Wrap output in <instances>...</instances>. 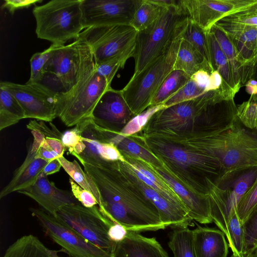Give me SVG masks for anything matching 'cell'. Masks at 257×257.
Instances as JSON below:
<instances>
[{
    "label": "cell",
    "instance_id": "cell-9",
    "mask_svg": "<svg viewBox=\"0 0 257 257\" xmlns=\"http://www.w3.org/2000/svg\"><path fill=\"white\" fill-rule=\"evenodd\" d=\"M220 98L225 99L220 91H210L164 107L154 113L138 133L147 135L157 133H182L190 131L204 108L211 102Z\"/></svg>",
    "mask_w": 257,
    "mask_h": 257
},
{
    "label": "cell",
    "instance_id": "cell-40",
    "mask_svg": "<svg viewBox=\"0 0 257 257\" xmlns=\"http://www.w3.org/2000/svg\"><path fill=\"white\" fill-rule=\"evenodd\" d=\"M228 246L232 254L238 256L245 255L244 234L242 224L239 220L236 212L230 218L227 225Z\"/></svg>",
    "mask_w": 257,
    "mask_h": 257
},
{
    "label": "cell",
    "instance_id": "cell-56",
    "mask_svg": "<svg viewBox=\"0 0 257 257\" xmlns=\"http://www.w3.org/2000/svg\"><path fill=\"white\" fill-rule=\"evenodd\" d=\"M251 257H257V248L253 252L251 255Z\"/></svg>",
    "mask_w": 257,
    "mask_h": 257
},
{
    "label": "cell",
    "instance_id": "cell-25",
    "mask_svg": "<svg viewBox=\"0 0 257 257\" xmlns=\"http://www.w3.org/2000/svg\"><path fill=\"white\" fill-rule=\"evenodd\" d=\"M210 31L214 34L223 53L225 55L236 91L252 79L255 65L244 61L236 51L224 32L215 25Z\"/></svg>",
    "mask_w": 257,
    "mask_h": 257
},
{
    "label": "cell",
    "instance_id": "cell-2",
    "mask_svg": "<svg viewBox=\"0 0 257 257\" xmlns=\"http://www.w3.org/2000/svg\"><path fill=\"white\" fill-rule=\"evenodd\" d=\"M131 137L156 156L172 177L194 193L209 195L221 176L219 162L207 154L159 138L138 134Z\"/></svg>",
    "mask_w": 257,
    "mask_h": 257
},
{
    "label": "cell",
    "instance_id": "cell-30",
    "mask_svg": "<svg viewBox=\"0 0 257 257\" xmlns=\"http://www.w3.org/2000/svg\"><path fill=\"white\" fill-rule=\"evenodd\" d=\"M3 257H60L58 251L47 247L36 236L24 235L10 245Z\"/></svg>",
    "mask_w": 257,
    "mask_h": 257
},
{
    "label": "cell",
    "instance_id": "cell-10",
    "mask_svg": "<svg viewBox=\"0 0 257 257\" xmlns=\"http://www.w3.org/2000/svg\"><path fill=\"white\" fill-rule=\"evenodd\" d=\"M54 217L89 242L112 253L116 243L111 240L108 232L113 222L101 212L98 205L90 208L80 203L66 205Z\"/></svg>",
    "mask_w": 257,
    "mask_h": 257
},
{
    "label": "cell",
    "instance_id": "cell-33",
    "mask_svg": "<svg viewBox=\"0 0 257 257\" xmlns=\"http://www.w3.org/2000/svg\"><path fill=\"white\" fill-rule=\"evenodd\" d=\"M24 118L25 112L19 101L9 91L0 86V130Z\"/></svg>",
    "mask_w": 257,
    "mask_h": 257
},
{
    "label": "cell",
    "instance_id": "cell-51",
    "mask_svg": "<svg viewBox=\"0 0 257 257\" xmlns=\"http://www.w3.org/2000/svg\"><path fill=\"white\" fill-rule=\"evenodd\" d=\"M128 231L122 225L113 223L108 230V236L111 241L117 243L122 241L126 236Z\"/></svg>",
    "mask_w": 257,
    "mask_h": 257
},
{
    "label": "cell",
    "instance_id": "cell-6",
    "mask_svg": "<svg viewBox=\"0 0 257 257\" xmlns=\"http://www.w3.org/2000/svg\"><path fill=\"white\" fill-rule=\"evenodd\" d=\"M81 1L52 0L35 6L32 12L37 37L58 45L76 40L85 29Z\"/></svg>",
    "mask_w": 257,
    "mask_h": 257
},
{
    "label": "cell",
    "instance_id": "cell-36",
    "mask_svg": "<svg viewBox=\"0 0 257 257\" xmlns=\"http://www.w3.org/2000/svg\"><path fill=\"white\" fill-rule=\"evenodd\" d=\"M209 32H205L188 18L181 38L190 43L203 56L210 67L214 71L208 39Z\"/></svg>",
    "mask_w": 257,
    "mask_h": 257
},
{
    "label": "cell",
    "instance_id": "cell-43",
    "mask_svg": "<svg viewBox=\"0 0 257 257\" xmlns=\"http://www.w3.org/2000/svg\"><path fill=\"white\" fill-rule=\"evenodd\" d=\"M58 45L51 44L47 49L41 52L34 54L30 60L31 73L28 83H38L42 78L43 69L51 57Z\"/></svg>",
    "mask_w": 257,
    "mask_h": 257
},
{
    "label": "cell",
    "instance_id": "cell-15",
    "mask_svg": "<svg viewBox=\"0 0 257 257\" xmlns=\"http://www.w3.org/2000/svg\"><path fill=\"white\" fill-rule=\"evenodd\" d=\"M141 0H82L85 29L93 26L131 25Z\"/></svg>",
    "mask_w": 257,
    "mask_h": 257
},
{
    "label": "cell",
    "instance_id": "cell-13",
    "mask_svg": "<svg viewBox=\"0 0 257 257\" xmlns=\"http://www.w3.org/2000/svg\"><path fill=\"white\" fill-rule=\"evenodd\" d=\"M45 234L61 246L70 257H112V254L84 239L70 227L44 210L30 209Z\"/></svg>",
    "mask_w": 257,
    "mask_h": 257
},
{
    "label": "cell",
    "instance_id": "cell-31",
    "mask_svg": "<svg viewBox=\"0 0 257 257\" xmlns=\"http://www.w3.org/2000/svg\"><path fill=\"white\" fill-rule=\"evenodd\" d=\"M174 70L182 71L190 77L200 70L210 73L213 71L203 56L190 43L181 39L174 66Z\"/></svg>",
    "mask_w": 257,
    "mask_h": 257
},
{
    "label": "cell",
    "instance_id": "cell-48",
    "mask_svg": "<svg viewBox=\"0 0 257 257\" xmlns=\"http://www.w3.org/2000/svg\"><path fill=\"white\" fill-rule=\"evenodd\" d=\"M221 20L257 27V5L227 16Z\"/></svg>",
    "mask_w": 257,
    "mask_h": 257
},
{
    "label": "cell",
    "instance_id": "cell-37",
    "mask_svg": "<svg viewBox=\"0 0 257 257\" xmlns=\"http://www.w3.org/2000/svg\"><path fill=\"white\" fill-rule=\"evenodd\" d=\"M165 9L151 0H141L131 25L138 32L143 31L154 23Z\"/></svg>",
    "mask_w": 257,
    "mask_h": 257
},
{
    "label": "cell",
    "instance_id": "cell-39",
    "mask_svg": "<svg viewBox=\"0 0 257 257\" xmlns=\"http://www.w3.org/2000/svg\"><path fill=\"white\" fill-rule=\"evenodd\" d=\"M136 45L125 51L98 64H95V70L100 75L104 77L109 84L111 81L117 71L123 68L126 61L131 57H134Z\"/></svg>",
    "mask_w": 257,
    "mask_h": 257
},
{
    "label": "cell",
    "instance_id": "cell-23",
    "mask_svg": "<svg viewBox=\"0 0 257 257\" xmlns=\"http://www.w3.org/2000/svg\"><path fill=\"white\" fill-rule=\"evenodd\" d=\"M246 62L257 66V27L220 20L215 24Z\"/></svg>",
    "mask_w": 257,
    "mask_h": 257
},
{
    "label": "cell",
    "instance_id": "cell-41",
    "mask_svg": "<svg viewBox=\"0 0 257 257\" xmlns=\"http://www.w3.org/2000/svg\"><path fill=\"white\" fill-rule=\"evenodd\" d=\"M164 107L163 104L149 106L142 113L133 117L118 135L127 137L140 132L154 114Z\"/></svg>",
    "mask_w": 257,
    "mask_h": 257
},
{
    "label": "cell",
    "instance_id": "cell-38",
    "mask_svg": "<svg viewBox=\"0 0 257 257\" xmlns=\"http://www.w3.org/2000/svg\"><path fill=\"white\" fill-rule=\"evenodd\" d=\"M57 159L70 178L83 189L91 193L96 198L99 205L100 200L98 190L92 179L82 170L77 161L75 160L70 161L63 156Z\"/></svg>",
    "mask_w": 257,
    "mask_h": 257
},
{
    "label": "cell",
    "instance_id": "cell-22",
    "mask_svg": "<svg viewBox=\"0 0 257 257\" xmlns=\"http://www.w3.org/2000/svg\"><path fill=\"white\" fill-rule=\"evenodd\" d=\"M152 166L179 196L193 220L203 224L213 222L209 195L200 196L192 192L172 177L163 167Z\"/></svg>",
    "mask_w": 257,
    "mask_h": 257
},
{
    "label": "cell",
    "instance_id": "cell-26",
    "mask_svg": "<svg viewBox=\"0 0 257 257\" xmlns=\"http://www.w3.org/2000/svg\"><path fill=\"white\" fill-rule=\"evenodd\" d=\"M123 157L124 162L131 167L140 180L171 202L188 211L179 196L154 170L151 164L140 159L125 155Z\"/></svg>",
    "mask_w": 257,
    "mask_h": 257
},
{
    "label": "cell",
    "instance_id": "cell-35",
    "mask_svg": "<svg viewBox=\"0 0 257 257\" xmlns=\"http://www.w3.org/2000/svg\"><path fill=\"white\" fill-rule=\"evenodd\" d=\"M168 244L173 257H197L193 244V230L188 227L174 228Z\"/></svg>",
    "mask_w": 257,
    "mask_h": 257
},
{
    "label": "cell",
    "instance_id": "cell-14",
    "mask_svg": "<svg viewBox=\"0 0 257 257\" xmlns=\"http://www.w3.org/2000/svg\"><path fill=\"white\" fill-rule=\"evenodd\" d=\"M0 86L9 91L19 101L24 110L25 118L49 122L58 117L59 97L42 85L1 81Z\"/></svg>",
    "mask_w": 257,
    "mask_h": 257
},
{
    "label": "cell",
    "instance_id": "cell-21",
    "mask_svg": "<svg viewBox=\"0 0 257 257\" xmlns=\"http://www.w3.org/2000/svg\"><path fill=\"white\" fill-rule=\"evenodd\" d=\"M17 192L34 200L53 216L66 205L80 203L71 191L57 188L47 176H40L32 186Z\"/></svg>",
    "mask_w": 257,
    "mask_h": 257
},
{
    "label": "cell",
    "instance_id": "cell-53",
    "mask_svg": "<svg viewBox=\"0 0 257 257\" xmlns=\"http://www.w3.org/2000/svg\"><path fill=\"white\" fill-rule=\"evenodd\" d=\"M210 73L205 70H200L193 74L191 79L194 80L199 86L206 88L208 83Z\"/></svg>",
    "mask_w": 257,
    "mask_h": 257
},
{
    "label": "cell",
    "instance_id": "cell-29",
    "mask_svg": "<svg viewBox=\"0 0 257 257\" xmlns=\"http://www.w3.org/2000/svg\"><path fill=\"white\" fill-rule=\"evenodd\" d=\"M208 39L210 54L214 70H217L221 75L223 82L221 92L227 99H233L237 93L227 58L222 51L214 34L210 30Z\"/></svg>",
    "mask_w": 257,
    "mask_h": 257
},
{
    "label": "cell",
    "instance_id": "cell-8",
    "mask_svg": "<svg viewBox=\"0 0 257 257\" xmlns=\"http://www.w3.org/2000/svg\"><path fill=\"white\" fill-rule=\"evenodd\" d=\"M257 167L242 168L221 176L209 193L213 222L226 237L228 223L240 199L255 181Z\"/></svg>",
    "mask_w": 257,
    "mask_h": 257
},
{
    "label": "cell",
    "instance_id": "cell-7",
    "mask_svg": "<svg viewBox=\"0 0 257 257\" xmlns=\"http://www.w3.org/2000/svg\"><path fill=\"white\" fill-rule=\"evenodd\" d=\"M181 36L172 44L167 51L140 72L133 75L121 90L122 95L135 115L150 106L152 100L162 83L174 70L181 41Z\"/></svg>",
    "mask_w": 257,
    "mask_h": 257
},
{
    "label": "cell",
    "instance_id": "cell-47",
    "mask_svg": "<svg viewBox=\"0 0 257 257\" xmlns=\"http://www.w3.org/2000/svg\"><path fill=\"white\" fill-rule=\"evenodd\" d=\"M62 140L70 154L76 157L83 151L85 145L80 132L75 125L63 133Z\"/></svg>",
    "mask_w": 257,
    "mask_h": 257
},
{
    "label": "cell",
    "instance_id": "cell-42",
    "mask_svg": "<svg viewBox=\"0 0 257 257\" xmlns=\"http://www.w3.org/2000/svg\"><path fill=\"white\" fill-rule=\"evenodd\" d=\"M244 234L245 256L251 257L257 248V204L242 223Z\"/></svg>",
    "mask_w": 257,
    "mask_h": 257
},
{
    "label": "cell",
    "instance_id": "cell-28",
    "mask_svg": "<svg viewBox=\"0 0 257 257\" xmlns=\"http://www.w3.org/2000/svg\"><path fill=\"white\" fill-rule=\"evenodd\" d=\"M49 162L36 158L34 153L29 149L24 161L16 169L10 182L1 191L0 198L34 184Z\"/></svg>",
    "mask_w": 257,
    "mask_h": 257
},
{
    "label": "cell",
    "instance_id": "cell-20",
    "mask_svg": "<svg viewBox=\"0 0 257 257\" xmlns=\"http://www.w3.org/2000/svg\"><path fill=\"white\" fill-rule=\"evenodd\" d=\"M33 137L29 149L35 157L50 161L63 156L67 150L63 144V133L51 122L36 119L30 120L27 124Z\"/></svg>",
    "mask_w": 257,
    "mask_h": 257
},
{
    "label": "cell",
    "instance_id": "cell-45",
    "mask_svg": "<svg viewBox=\"0 0 257 257\" xmlns=\"http://www.w3.org/2000/svg\"><path fill=\"white\" fill-rule=\"evenodd\" d=\"M206 93L207 92L204 88L199 86L190 78V79L180 90L162 104L165 107H169L176 103L200 96Z\"/></svg>",
    "mask_w": 257,
    "mask_h": 257
},
{
    "label": "cell",
    "instance_id": "cell-18",
    "mask_svg": "<svg viewBox=\"0 0 257 257\" xmlns=\"http://www.w3.org/2000/svg\"><path fill=\"white\" fill-rule=\"evenodd\" d=\"M135 116L121 90H115L111 87L103 93L98 101L91 117L103 132L118 135Z\"/></svg>",
    "mask_w": 257,
    "mask_h": 257
},
{
    "label": "cell",
    "instance_id": "cell-3",
    "mask_svg": "<svg viewBox=\"0 0 257 257\" xmlns=\"http://www.w3.org/2000/svg\"><path fill=\"white\" fill-rule=\"evenodd\" d=\"M163 139L216 158L221 167V175L242 168L257 167V129L246 127L237 116L230 127L218 133L190 131L166 134Z\"/></svg>",
    "mask_w": 257,
    "mask_h": 257
},
{
    "label": "cell",
    "instance_id": "cell-44",
    "mask_svg": "<svg viewBox=\"0 0 257 257\" xmlns=\"http://www.w3.org/2000/svg\"><path fill=\"white\" fill-rule=\"evenodd\" d=\"M237 116L246 127L257 129V94L237 106Z\"/></svg>",
    "mask_w": 257,
    "mask_h": 257
},
{
    "label": "cell",
    "instance_id": "cell-19",
    "mask_svg": "<svg viewBox=\"0 0 257 257\" xmlns=\"http://www.w3.org/2000/svg\"><path fill=\"white\" fill-rule=\"evenodd\" d=\"M117 166L120 171L141 189L145 197L155 206L166 227L174 229L190 225L193 220L186 209L171 202L140 180L124 161H118Z\"/></svg>",
    "mask_w": 257,
    "mask_h": 257
},
{
    "label": "cell",
    "instance_id": "cell-57",
    "mask_svg": "<svg viewBox=\"0 0 257 257\" xmlns=\"http://www.w3.org/2000/svg\"><path fill=\"white\" fill-rule=\"evenodd\" d=\"M230 257H247V256H235V255H234L233 254L231 255Z\"/></svg>",
    "mask_w": 257,
    "mask_h": 257
},
{
    "label": "cell",
    "instance_id": "cell-11",
    "mask_svg": "<svg viewBox=\"0 0 257 257\" xmlns=\"http://www.w3.org/2000/svg\"><path fill=\"white\" fill-rule=\"evenodd\" d=\"M138 33L131 25L93 26L76 39L86 44L98 65L135 45Z\"/></svg>",
    "mask_w": 257,
    "mask_h": 257
},
{
    "label": "cell",
    "instance_id": "cell-5",
    "mask_svg": "<svg viewBox=\"0 0 257 257\" xmlns=\"http://www.w3.org/2000/svg\"><path fill=\"white\" fill-rule=\"evenodd\" d=\"M188 21V17L180 3L179 5L165 9L154 23L138 32L133 75L165 53L173 42L181 36Z\"/></svg>",
    "mask_w": 257,
    "mask_h": 257
},
{
    "label": "cell",
    "instance_id": "cell-24",
    "mask_svg": "<svg viewBox=\"0 0 257 257\" xmlns=\"http://www.w3.org/2000/svg\"><path fill=\"white\" fill-rule=\"evenodd\" d=\"M112 257H170L155 237L128 232L125 237L115 243Z\"/></svg>",
    "mask_w": 257,
    "mask_h": 257
},
{
    "label": "cell",
    "instance_id": "cell-49",
    "mask_svg": "<svg viewBox=\"0 0 257 257\" xmlns=\"http://www.w3.org/2000/svg\"><path fill=\"white\" fill-rule=\"evenodd\" d=\"M71 192L74 197L83 206L92 207L98 205V202L95 196L90 192L83 189L71 178H69Z\"/></svg>",
    "mask_w": 257,
    "mask_h": 257
},
{
    "label": "cell",
    "instance_id": "cell-52",
    "mask_svg": "<svg viewBox=\"0 0 257 257\" xmlns=\"http://www.w3.org/2000/svg\"><path fill=\"white\" fill-rule=\"evenodd\" d=\"M222 82V78L220 73L218 71L214 70L210 73L208 83L206 88V92L216 91L221 92Z\"/></svg>",
    "mask_w": 257,
    "mask_h": 257
},
{
    "label": "cell",
    "instance_id": "cell-50",
    "mask_svg": "<svg viewBox=\"0 0 257 257\" xmlns=\"http://www.w3.org/2000/svg\"><path fill=\"white\" fill-rule=\"evenodd\" d=\"M42 2V0H5L2 7L8 10L13 15L17 10L28 8Z\"/></svg>",
    "mask_w": 257,
    "mask_h": 257
},
{
    "label": "cell",
    "instance_id": "cell-27",
    "mask_svg": "<svg viewBox=\"0 0 257 257\" xmlns=\"http://www.w3.org/2000/svg\"><path fill=\"white\" fill-rule=\"evenodd\" d=\"M225 236L220 229L198 225L193 230L197 257H227L228 244Z\"/></svg>",
    "mask_w": 257,
    "mask_h": 257
},
{
    "label": "cell",
    "instance_id": "cell-46",
    "mask_svg": "<svg viewBox=\"0 0 257 257\" xmlns=\"http://www.w3.org/2000/svg\"><path fill=\"white\" fill-rule=\"evenodd\" d=\"M257 204V177L239 202L236 213L241 223L244 221L253 208Z\"/></svg>",
    "mask_w": 257,
    "mask_h": 257
},
{
    "label": "cell",
    "instance_id": "cell-34",
    "mask_svg": "<svg viewBox=\"0 0 257 257\" xmlns=\"http://www.w3.org/2000/svg\"><path fill=\"white\" fill-rule=\"evenodd\" d=\"M184 72L173 70L165 79L153 98L150 106L162 104L180 90L190 79Z\"/></svg>",
    "mask_w": 257,
    "mask_h": 257
},
{
    "label": "cell",
    "instance_id": "cell-12",
    "mask_svg": "<svg viewBox=\"0 0 257 257\" xmlns=\"http://www.w3.org/2000/svg\"><path fill=\"white\" fill-rule=\"evenodd\" d=\"M79 63L80 54L76 40L67 45H57L45 65L38 83L58 97L64 95L77 82Z\"/></svg>",
    "mask_w": 257,
    "mask_h": 257
},
{
    "label": "cell",
    "instance_id": "cell-58",
    "mask_svg": "<svg viewBox=\"0 0 257 257\" xmlns=\"http://www.w3.org/2000/svg\"><path fill=\"white\" fill-rule=\"evenodd\" d=\"M60 257H61V256H60Z\"/></svg>",
    "mask_w": 257,
    "mask_h": 257
},
{
    "label": "cell",
    "instance_id": "cell-1",
    "mask_svg": "<svg viewBox=\"0 0 257 257\" xmlns=\"http://www.w3.org/2000/svg\"><path fill=\"white\" fill-rule=\"evenodd\" d=\"M82 165L98 190L101 212L112 222L137 233L166 227L155 206L119 169L117 161L105 168Z\"/></svg>",
    "mask_w": 257,
    "mask_h": 257
},
{
    "label": "cell",
    "instance_id": "cell-54",
    "mask_svg": "<svg viewBox=\"0 0 257 257\" xmlns=\"http://www.w3.org/2000/svg\"><path fill=\"white\" fill-rule=\"evenodd\" d=\"M62 167L61 164L57 159L49 161L42 170L40 176H47L59 171Z\"/></svg>",
    "mask_w": 257,
    "mask_h": 257
},
{
    "label": "cell",
    "instance_id": "cell-16",
    "mask_svg": "<svg viewBox=\"0 0 257 257\" xmlns=\"http://www.w3.org/2000/svg\"><path fill=\"white\" fill-rule=\"evenodd\" d=\"M257 5V0H180L189 19L205 32L218 21Z\"/></svg>",
    "mask_w": 257,
    "mask_h": 257
},
{
    "label": "cell",
    "instance_id": "cell-4",
    "mask_svg": "<svg viewBox=\"0 0 257 257\" xmlns=\"http://www.w3.org/2000/svg\"><path fill=\"white\" fill-rule=\"evenodd\" d=\"M76 40L80 54L78 79L68 93L59 97L58 104V117L67 126H75L91 117L98 101L111 87L106 79L96 72L94 60L88 47Z\"/></svg>",
    "mask_w": 257,
    "mask_h": 257
},
{
    "label": "cell",
    "instance_id": "cell-17",
    "mask_svg": "<svg viewBox=\"0 0 257 257\" xmlns=\"http://www.w3.org/2000/svg\"><path fill=\"white\" fill-rule=\"evenodd\" d=\"M76 126L85 145L83 151L76 157L81 164L85 163L105 168L114 162L124 161L120 152L113 144L107 140L92 117L84 119Z\"/></svg>",
    "mask_w": 257,
    "mask_h": 257
},
{
    "label": "cell",
    "instance_id": "cell-32",
    "mask_svg": "<svg viewBox=\"0 0 257 257\" xmlns=\"http://www.w3.org/2000/svg\"><path fill=\"white\" fill-rule=\"evenodd\" d=\"M107 141L113 144L122 156L141 159L157 167H163L161 161L150 151L131 136L123 137L118 135L104 133Z\"/></svg>",
    "mask_w": 257,
    "mask_h": 257
},
{
    "label": "cell",
    "instance_id": "cell-55",
    "mask_svg": "<svg viewBox=\"0 0 257 257\" xmlns=\"http://www.w3.org/2000/svg\"><path fill=\"white\" fill-rule=\"evenodd\" d=\"M245 91L250 95L257 94V81L252 79H249L245 84Z\"/></svg>",
    "mask_w": 257,
    "mask_h": 257
}]
</instances>
